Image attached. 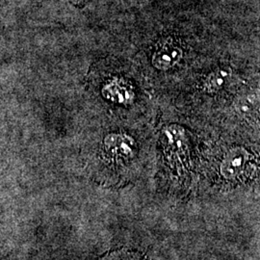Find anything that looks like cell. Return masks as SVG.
<instances>
[{"label": "cell", "mask_w": 260, "mask_h": 260, "mask_svg": "<svg viewBox=\"0 0 260 260\" xmlns=\"http://www.w3.org/2000/svg\"><path fill=\"white\" fill-rule=\"evenodd\" d=\"M103 94L115 103H127L132 98V92L129 88L121 81L114 80L103 88Z\"/></svg>", "instance_id": "obj_4"}, {"label": "cell", "mask_w": 260, "mask_h": 260, "mask_svg": "<svg viewBox=\"0 0 260 260\" xmlns=\"http://www.w3.org/2000/svg\"><path fill=\"white\" fill-rule=\"evenodd\" d=\"M182 56L181 48L176 42L169 39L161 44L152 56V64L161 71H167L179 62Z\"/></svg>", "instance_id": "obj_3"}, {"label": "cell", "mask_w": 260, "mask_h": 260, "mask_svg": "<svg viewBox=\"0 0 260 260\" xmlns=\"http://www.w3.org/2000/svg\"><path fill=\"white\" fill-rule=\"evenodd\" d=\"M250 164V154L246 149L233 148L223 156L221 163V175L228 180L238 179L244 175Z\"/></svg>", "instance_id": "obj_2"}, {"label": "cell", "mask_w": 260, "mask_h": 260, "mask_svg": "<svg viewBox=\"0 0 260 260\" xmlns=\"http://www.w3.org/2000/svg\"><path fill=\"white\" fill-rule=\"evenodd\" d=\"M103 150L108 160L127 161L135 155L136 143L127 134L112 133L103 140Z\"/></svg>", "instance_id": "obj_1"}, {"label": "cell", "mask_w": 260, "mask_h": 260, "mask_svg": "<svg viewBox=\"0 0 260 260\" xmlns=\"http://www.w3.org/2000/svg\"><path fill=\"white\" fill-rule=\"evenodd\" d=\"M102 260H149L133 251H115Z\"/></svg>", "instance_id": "obj_6"}, {"label": "cell", "mask_w": 260, "mask_h": 260, "mask_svg": "<svg viewBox=\"0 0 260 260\" xmlns=\"http://www.w3.org/2000/svg\"><path fill=\"white\" fill-rule=\"evenodd\" d=\"M229 78V73L224 70H219L213 72L205 79V89L208 92H216L220 90Z\"/></svg>", "instance_id": "obj_5"}, {"label": "cell", "mask_w": 260, "mask_h": 260, "mask_svg": "<svg viewBox=\"0 0 260 260\" xmlns=\"http://www.w3.org/2000/svg\"><path fill=\"white\" fill-rule=\"evenodd\" d=\"M256 104H258V99L255 95H246L238 101L237 108L242 113H249L255 108Z\"/></svg>", "instance_id": "obj_7"}]
</instances>
